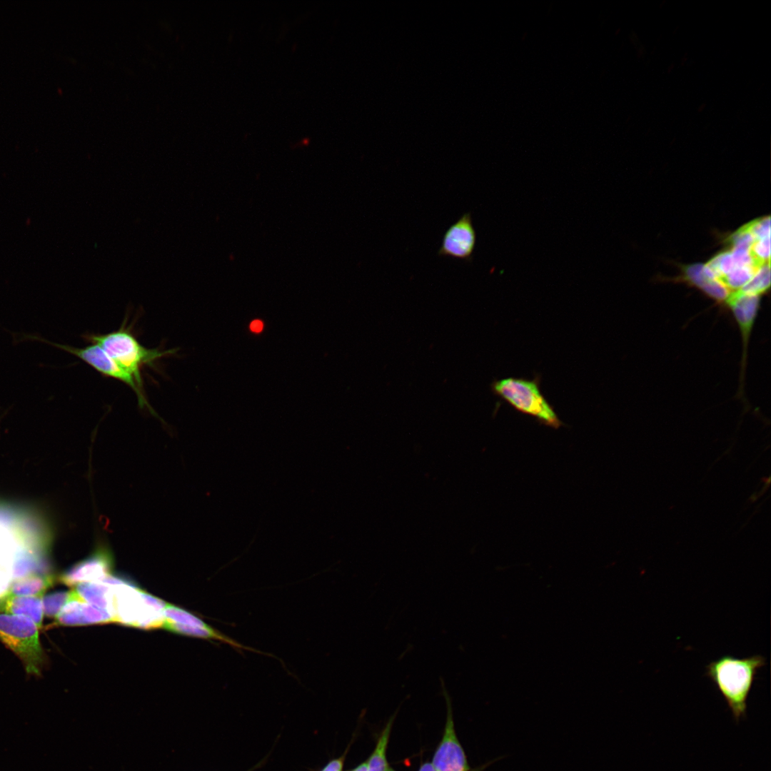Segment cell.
Here are the masks:
<instances>
[{
	"label": "cell",
	"mask_w": 771,
	"mask_h": 771,
	"mask_svg": "<svg viewBox=\"0 0 771 771\" xmlns=\"http://www.w3.org/2000/svg\"><path fill=\"white\" fill-rule=\"evenodd\" d=\"M760 655L737 658L725 655L706 666V675L726 701L733 717L739 721L746 715L747 702L758 670L765 666Z\"/></svg>",
	"instance_id": "cell-1"
},
{
	"label": "cell",
	"mask_w": 771,
	"mask_h": 771,
	"mask_svg": "<svg viewBox=\"0 0 771 771\" xmlns=\"http://www.w3.org/2000/svg\"><path fill=\"white\" fill-rule=\"evenodd\" d=\"M540 377L532 380L508 377L495 380L491 390L516 411L530 415L544 425L558 429L563 425L540 388Z\"/></svg>",
	"instance_id": "cell-2"
},
{
	"label": "cell",
	"mask_w": 771,
	"mask_h": 771,
	"mask_svg": "<svg viewBox=\"0 0 771 771\" xmlns=\"http://www.w3.org/2000/svg\"><path fill=\"white\" fill-rule=\"evenodd\" d=\"M90 343L104 349L123 369L129 373L138 385L143 389L141 370L176 350L161 351L142 346L124 325L118 330L104 334L86 336Z\"/></svg>",
	"instance_id": "cell-3"
},
{
	"label": "cell",
	"mask_w": 771,
	"mask_h": 771,
	"mask_svg": "<svg viewBox=\"0 0 771 771\" xmlns=\"http://www.w3.org/2000/svg\"><path fill=\"white\" fill-rule=\"evenodd\" d=\"M166 604L134 583L114 585L112 610L114 623L147 630L162 628Z\"/></svg>",
	"instance_id": "cell-4"
},
{
	"label": "cell",
	"mask_w": 771,
	"mask_h": 771,
	"mask_svg": "<svg viewBox=\"0 0 771 771\" xmlns=\"http://www.w3.org/2000/svg\"><path fill=\"white\" fill-rule=\"evenodd\" d=\"M39 628L30 619L0 611V640L21 660L26 672L40 675L46 662Z\"/></svg>",
	"instance_id": "cell-5"
},
{
	"label": "cell",
	"mask_w": 771,
	"mask_h": 771,
	"mask_svg": "<svg viewBox=\"0 0 771 771\" xmlns=\"http://www.w3.org/2000/svg\"><path fill=\"white\" fill-rule=\"evenodd\" d=\"M12 336L14 343H21L27 341H39L75 356L103 376L118 380L128 386L136 394L138 406L141 408H147L151 413L155 414V412L146 398L143 389L138 385L134 378L129 373L120 367L117 363L97 344L92 343L84 348H76L69 345L54 343L39 335L34 333H14Z\"/></svg>",
	"instance_id": "cell-6"
},
{
	"label": "cell",
	"mask_w": 771,
	"mask_h": 771,
	"mask_svg": "<svg viewBox=\"0 0 771 771\" xmlns=\"http://www.w3.org/2000/svg\"><path fill=\"white\" fill-rule=\"evenodd\" d=\"M761 296L737 291L730 293L725 306L732 312L739 327L742 344L740 394L742 395L747 366L749 341L760 308Z\"/></svg>",
	"instance_id": "cell-7"
},
{
	"label": "cell",
	"mask_w": 771,
	"mask_h": 771,
	"mask_svg": "<svg viewBox=\"0 0 771 771\" xmlns=\"http://www.w3.org/2000/svg\"><path fill=\"white\" fill-rule=\"evenodd\" d=\"M443 692L447 705V717L442 739L431 762L436 771H471L465 753L456 735L450 697L441 680Z\"/></svg>",
	"instance_id": "cell-8"
},
{
	"label": "cell",
	"mask_w": 771,
	"mask_h": 771,
	"mask_svg": "<svg viewBox=\"0 0 771 771\" xmlns=\"http://www.w3.org/2000/svg\"><path fill=\"white\" fill-rule=\"evenodd\" d=\"M477 241L471 213H465L450 225L442 238L438 256L470 263Z\"/></svg>",
	"instance_id": "cell-9"
},
{
	"label": "cell",
	"mask_w": 771,
	"mask_h": 771,
	"mask_svg": "<svg viewBox=\"0 0 771 771\" xmlns=\"http://www.w3.org/2000/svg\"><path fill=\"white\" fill-rule=\"evenodd\" d=\"M114 565L111 550L107 546L99 545L86 559L64 573L59 580L69 586L101 581L112 574Z\"/></svg>",
	"instance_id": "cell-10"
},
{
	"label": "cell",
	"mask_w": 771,
	"mask_h": 771,
	"mask_svg": "<svg viewBox=\"0 0 771 771\" xmlns=\"http://www.w3.org/2000/svg\"><path fill=\"white\" fill-rule=\"evenodd\" d=\"M71 598L56 618V626H78L114 623L106 610L84 601L74 589Z\"/></svg>",
	"instance_id": "cell-11"
},
{
	"label": "cell",
	"mask_w": 771,
	"mask_h": 771,
	"mask_svg": "<svg viewBox=\"0 0 771 771\" xmlns=\"http://www.w3.org/2000/svg\"><path fill=\"white\" fill-rule=\"evenodd\" d=\"M683 279L695 286L719 304L725 305L730 291L720 282L706 266L695 263L683 268Z\"/></svg>",
	"instance_id": "cell-12"
},
{
	"label": "cell",
	"mask_w": 771,
	"mask_h": 771,
	"mask_svg": "<svg viewBox=\"0 0 771 771\" xmlns=\"http://www.w3.org/2000/svg\"><path fill=\"white\" fill-rule=\"evenodd\" d=\"M42 598L4 594L0 598V611L29 618L41 628L44 618Z\"/></svg>",
	"instance_id": "cell-13"
},
{
	"label": "cell",
	"mask_w": 771,
	"mask_h": 771,
	"mask_svg": "<svg viewBox=\"0 0 771 771\" xmlns=\"http://www.w3.org/2000/svg\"><path fill=\"white\" fill-rule=\"evenodd\" d=\"M54 582V577L51 574L31 573L14 579L5 595L43 596L45 591L52 586Z\"/></svg>",
	"instance_id": "cell-14"
},
{
	"label": "cell",
	"mask_w": 771,
	"mask_h": 771,
	"mask_svg": "<svg viewBox=\"0 0 771 771\" xmlns=\"http://www.w3.org/2000/svg\"><path fill=\"white\" fill-rule=\"evenodd\" d=\"M114 587V585L97 581L79 584L74 590L84 601L105 609L112 615Z\"/></svg>",
	"instance_id": "cell-15"
},
{
	"label": "cell",
	"mask_w": 771,
	"mask_h": 771,
	"mask_svg": "<svg viewBox=\"0 0 771 771\" xmlns=\"http://www.w3.org/2000/svg\"><path fill=\"white\" fill-rule=\"evenodd\" d=\"M394 717L393 715L386 725L378 739L374 750L366 761L367 771H387L388 769L386 751Z\"/></svg>",
	"instance_id": "cell-16"
},
{
	"label": "cell",
	"mask_w": 771,
	"mask_h": 771,
	"mask_svg": "<svg viewBox=\"0 0 771 771\" xmlns=\"http://www.w3.org/2000/svg\"><path fill=\"white\" fill-rule=\"evenodd\" d=\"M770 286V262L761 266L753 277L740 291L761 296Z\"/></svg>",
	"instance_id": "cell-17"
},
{
	"label": "cell",
	"mask_w": 771,
	"mask_h": 771,
	"mask_svg": "<svg viewBox=\"0 0 771 771\" xmlns=\"http://www.w3.org/2000/svg\"><path fill=\"white\" fill-rule=\"evenodd\" d=\"M74 590L56 591L42 598L44 615L48 618H56L64 606L71 598Z\"/></svg>",
	"instance_id": "cell-18"
},
{
	"label": "cell",
	"mask_w": 771,
	"mask_h": 771,
	"mask_svg": "<svg viewBox=\"0 0 771 771\" xmlns=\"http://www.w3.org/2000/svg\"><path fill=\"white\" fill-rule=\"evenodd\" d=\"M164 620L194 626L205 627L208 625L203 620L178 607L166 604L164 609Z\"/></svg>",
	"instance_id": "cell-19"
},
{
	"label": "cell",
	"mask_w": 771,
	"mask_h": 771,
	"mask_svg": "<svg viewBox=\"0 0 771 771\" xmlns=\"http://www.w3.org/2000/svg\"><path fill=\"white\" fill-rule=\"evenodd\" d=\"M706 266L718 281L736 268L730 251H724L717 254Z\"/></svg>",
	"instance_id": "cell-20"
},
{
	"label": "cell",
	"mask_w": 771,
	"mask_h": 771,
	"mask_svg": "<svg viewBox=\"0 0 771 771\" xmlns=\"http://www.w3.org/2000/svg\"><path fill=\"white\" fill-rule=\"evenodd\" d=\"M770 236L755 240L750 248V254L760 266L770 262Z\"/></svg>",
	"instance_id": "cell-21"
},
{
	"label": "cell",
	"mask_w": 771,
	"mask_h": 771,
	"mask_svg": "<svg viewBox=\"0 0 771 771\" xmlns=\"http://www.w3.org/2000/svg\"><path fill=\"white\" fill-rule=\"evenodd\" d=\"M747 229L754 236L755 240H759L770 236V216L756 219L745 225Z\"/></svg>",
	"instance_id": "cell-22"
},
{
	"label": "cell",
	"mask_w": 771,
	"mask_h": 771,
	"mask_svg": "<svg viewBox=\"0 0 771 771\" xmlns=\"http://www.w3.org/2000/svg\"><path fill=\"white\" fill-rule=\"evenodd\" d=\"M344 757L333 759L328 762L321 771H343Z\"/></svg>",
	"instance_id": "cell-23"
},
{
	"label": "cell",
	"mask_w": 771,
	"mask_h": 771,
	"mask_svg": "<svg viewBox=\"0 0 771 771\" xmlns=\"http://www.w3.org/2000/svg\"><path fill=\"white\" fill-rule=\"evenodd\" d=\"M250 328L253 332H260L263 329V323L261 321L258 320L253 321L251 323Z\"/></svg>",
	"instance_id": "cell-24"
},
{
	"label": "cell",
	"mask_w": 771,
	"mask_h": 771,
	"mask_svg": "<svg viewBox=\"0 0 771 771\" xmlns=\"http://www.w3.org/2000/svg\"><path fill=\"white\" fill-rule=\"evenodd\" d=\"M418 771H436V770L433 767L431 762H425V763H423V764H422L420 765Z\"/></svg>",
	"instance_id": "cell-25"
},
{
	"label": "cell",
	"mask_w": 771,
	"mask_h": 771,
	"mask_svg": "<svg viewBox=\"0 0 771 771\" xmlns=\"http://www.w3.org/2000/svg\"><path fill=\"white\" fill-rule=\"evenodd\" d=\"M367 770H368V766H367V762L366 761V762H363L361 763L360 765H358L357 767H356L354 769H353L351 771H367Z\"/></svg>",
	"instance_id": "cell-26"
},
{
	"label": "cell",
	"mask_w": 771,
	"mask_h": 771,
	"mask_svg": "<svg viewBox=\"0 0 771 771\" xmlns=\"http://www.w3.org/2000/svg\"><path fill=\"white\" fill-rule=\"evenodd\" d=\"M387 771H395V770H393V769H392V768H390V767H388V769L387 770Z\"/></svg>",
	"instance_id": "cell-27"
}]
</instances>
